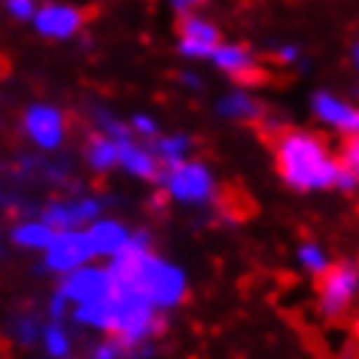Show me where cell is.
Instances as JSON below:
<instances>
[{
	"instance_id": "23",
	"label": "cell",
	"mask_w": 359,
	"mask_h": 359,
	"mask_svg": "<svg viewBox=\"0 0 359 359\" xmlns=\"http://www.w3.org/2000/svg\"><path fill=\"white\" fill-rule=\"evenodd\" d=\"M6 10H10L15 19L28 22L31 15H34V0H6Z\"/></svg>"
},
{
	"instance_id": "2",
	"label": "cell",
	"mask_w": 359,
	"mask_h": 359,
	"mask_svg": "<svg viewBox=\"0 0 359 359\" xmlns=\"http://www.w3.org/2000/svg\"><path fill=\"white\" fill-rule=\"evenodd\" d=\"M156 180L165 183L170 198L183 204H208L213 198V192H217L210 168L201 165V161H180L174 168L158 170Z\"/></svg>"
},
{
	"instance_id": "1",
	"label": "cell",
	"mask_w": 359,
	"mask_h": 359,
	"mask_svg": "<svg viewBox=\"0 0 359 359\" xmlns=\"http://www.w3.org/2000/svg\"><path fill=\"white\" fill-rule=\"evenodd\" d=\"M274 161L277 174L292 189H329L335 186L338 161L329 156L326 143L311 131L283 128L274 137Z\"/></svg>"
},
{
	"instance_id": "14",
	"label": "cell",
	"mask_w": 359,
	"mask_h": 359,
	"mask_svg": "<svg viewBox=\"0 0 359 359\" xmlns=\"http://www.w3.org/2000/svg\"><path fill=\"white\" fill-rule=\"evenodd\" d=\"M55 238V229H49L43 219H31L13 229V244L25 250H46Z\"/></svg>"
},
{
	"instance_id": "21",
	"label": "cell",
	"mask_w": 359,
	"mask_h": 359,
	"mask_svg": "<svg viewBox=\"0 0 359 359\" xmlns=\"http://www.w3.org/2000/svg\"><path fill=\"white\" fill-rule=\"evenodd\" d=\"M15 329H19V341L22 344H34V341L40 338V326L34 317H22L19 323H15Z\"/></svg>"
},
{
	"instance_id": "4",
	"label": "cell",
	"mask_w": 359,
	"mask_h": 359,
	"mask_svg": "<svg viewBox=\"0 0 359 359\" xmlns=\"http://www.w3.org/2000/svg\"><path fill=\"white\" fill-rule=\"evenodd\" d=\"M92 244H88L86 229H67L55 231L52 244L46 247V268L55 274H70L76 268H83L92 259Z\"/></svg>"
},
{
	"instance_id": "6",
	"label": "cell",
	"mask_w": 359,
	"mask_h": 359,
	"mask_svg": "<svg viewBox=\"0 0 359 359\" xmlns=\"http://www.w3.org/2000/svg\"><path fill=\"white\" fill-rule=\"evenodd\" d=\"M65 131H67V122L58 107L34 104L25 110V134H28L40 149H49V152L58 149L61 140H65Z\"/></svg>"
},
{
	"instance_id": "19",
	"label": "cell",
	"mask_w": 359,
	"mask_h": 359,
	"mask_svg": "<svg viewBox=\"0 0 359 359\" xmlns=\"http://www.w3.org/2000/svg\"><path fill=\"white\" fill-rule=\"evenodd\" d=\"M299 259H302V265L308 268L311 274H323L329 268V256H326V250H323L320 244H302L299 247Z\"/></svg>"
},
{
	"instance_id": "12",
	"label": "cell",
	"mask_w": 359,
	"mask_h": 359,
	"mask_svg": "<svg viewBox=\"0 0 359 359\" xmlns=\"http://www.w3.org/2000/svg\"><path fill=\"white\" fill-rule=\"evenodd\" d=\"M86 235H88V244H92L95 256H113L125 247V241H128L131 231L116 219H95L92 226L86 229Z\"/></svg>"
},
{
	"instance_id": "3",
	"label": "cell",
	"mask_w": 359,
	"mask_h": 359,
	"mask_svg": "<svg viewBox=\"0 0 359 359\" xmlns=\"http://www.w3.org/2000/svg\"><path fill=\"white\" fill-rule=\"evenodd\" d=\"M320 277H323V283H320V313L326 320H341L356 299V283H359L356 265L353 262L329 265Z\"/></svg>"
},
{
	"instance_id": "20",
	"label": "cell",
	"mask_w": 359,
	"mask_h": 359,
	"mask_svg": "<svg viewBox=\"0 0 359 359\" xmlns=\"http://www.w3.org/2000/svg\"><path fill=\"white\" fill-rule=\"evenodd\" d=\"M335 161L347 170H359V143H356V137H347L344 149H341V158H335Z\"/></svg>"
},
{
	"instance_id": "8",
	"label": "cell",
	"mask_w": 359,
	"mask_h": 359,
	"mask_svg": "<svg viewBox=\"0 0 359 359\" xmlns=\"http://www.w3.org/2000/svg\"><path fill=\"white\" fill-rule=\"evenodd\" d=\"M180 52H183L186 58H210V52L219 46V31L217 25L198 19V15H180Z\"/></svg>"
},
{
	"instance_id": "7",
	"label": "cell",
	"mask_w": 359,
	"mask_h": 359,
	"mask_svg": "<svg viewBox=\"0 0 359 359\" xmlns=\"http://www.w3.org/2000/svg\"><path fill=\"white\" fill-rule=\"evenodd\" d=\"M210 58L219 70H226L231 79H238V83H244V86L268 83V74L253 61V52H250L247 46H238V43H219V46L210 52Z\"/></svg>"
},
{
	"instance_id": "18",
	"label": "cell",
	"mask_w": 359,
	"mask_h": 359,
	"mask_svg": "<svg viewBox=\"0 0 359 359\" xmlns=\"http://www.w3.org/2000/svg\"><path fill=\"white\" fill-rule=\"evenodd\" d=\"M40 338H43V347H46V353L52 359H67V353H70V338H67V332H65V326H61L58 320H52L49 326H43L40 329Z\"/></svg>"
},
{
	"instance_id": "13",
	"label": "cell",
	"mask_w": 359,
	"mask_h": 359,
	"mask_svg": "<svg viewBox=\"0 0 359 359\" xmlns=\"http://www.w3.org/2000/svg\"><path fill=\"white\" fill-rule=\"evenodd\" d=\"M119 165L134 177L156 180L158 177V161L147 147H137L134 140H119Z\"/></svg>"
},
{
	"instance_id": "26",
	"label": "cell",
	"mask_w": 359,
	"mask_h": 359,
	"mask_svg": "<svg viewBox=\"0 0 359 359\" xmlns=\"http://www.w3.org/2000/svg\"><path fill=\"white\" fill-rule=\"evenodd\" d=\"M198 4H204V0H174V10L180 15H186L189 13V6H198Z\"/></svg>"
},
{
	"instance_id": "10",
	"label": "cell",
	"mask_w": 359,
	"mask_h": 359,
	"mask_svg": "<svg viewBox=\"0 0 359 359\" xmlns=\"http://www.w3.org/2000/svg\"><path fill=\"white\" fill-rule=\"evenodd\" d=\"M34 28H37L43 37H52V40H67L83 28V13L74 10V6H65V4H46L40 10H34Z\"/></svg>"
},
{
	"instance_id": "17",
	"label": "cell",
	"mask_w": 359,
	"mask_h": 359,
	"mask_svg": "<svg viewBox=\"0 0 359 359\" xmlns=\"http://www.w3.org/2000/svg\"><path fill=\"white\" fill-rule=\"evenodd\" d=\"M219 113L222 116H229V119H241V122H256L259 119V104L253 101V97H247L244 92H235V95H229L226 101L219 104Z\"/></svg>"
},
{
	"instance_id": "5",
	"label": "cell",
	"mask_w": 359,
	"mask_h": 359,
	"mask_svg": "<svg viewBox=\"0 0 359 359\" xmlns=\"http://www.w3.org/2000/svg\"><path fill=\"white\" fill-rule=\"evenodd\" d=\"M107 292H110L107 268H92V265H83V268H76V271L65 274V280H61V286H58V295L74 304V308L101 302Z\"/></svg>"
},
{
	"instance_id": "16",
	"label": "cell",
	"mask_w": 359,
	"mask_h": 359,
	"mask_svg": "<svg viewBox=\"0 0 359 359\" xmlns=\"http://www.w3.org/2000/svg\"><path fill=\"white\" fill-rule=\"evenodd\" d=\"M189 149H192V140L186 137V134H174V137H158L156 147H152L149 152L165 168H174V165H180V161H186V152Z\"/></svg>"
},
{
	"instance_id": "22",
	"label": "cell",
	"mask_w": 359,
	"mask_h": 359,
	"mask_svg": "<svg viewBox=\"0 0 359 359\" xmlns=\"http://www.w3.org/2000/svg\"><path fill=\"white\" fill-rule=\"evenodd\" d=\"M131 128L140 131V134H147V137H156V134H158L156 119H152V116H143V113H137V116L131 119Z\"/></svg>"
},
{
	"instance_id": "9",
	"label": "cell",
	"mask_w": 359,
	"mask_h": 359,
	"mask_svg": "<svg viewBox=\"0 0 359 359\" xmlns=\"http://www.w3.org/2000/svg\"><path fill=\"white\" fill-rule=\"evenodd\" d=\"M97 213H101V201H95V198L52 201L43 210V222L55 231H67V229H83L86 222H95Z\"/></svg>"
},
{
	"instance_id": "25",
	"label": "cell",
	"mask_w": 359,
	"mask_h": 359,
	"mask_svg": "<svg viewBox=\"0 0 359 359\" xmlns=\"http://www.w3.org/2000/svg\"><path fill=\"white\" fill-rule=\"evenodd\" d=\"M295 58H299V49H292V46H283L277 52V61H283V65H292Z\"/></svg>"
},
{
	"instance_id": "15",
	"label": "cell",
	"mask_w": 359,
	"mask_h": 359,
	"mask_svg": "<svg viewBox=\"0 0 359 359\" xmlns=\"http://www.w3.org/2000/svg\"><path fill=\"white\" fill-rule=\"evenodd\" d=\"M86 158H88V165H92L95 170L116 168V165H119V140L107 137V134H97V137L88 140Z\"/></svg>"
},
{
	"instance_id": "11",
	"label": "cell",
	"mask_w": 359,
	"mask_h": 359,
	"mask_svg": "<svg viewBox=\"0 0 359 359\" xmlns=\"http://www.w3.org/2000/svg\"><path fill=\"white\" fill-rule=\"evenodd\" d=\"M313 113H317L326 125H332V128H338V131L350 134V137H356V128H359L356 107L338 101V97L329 95V92H320V95H313Z\"/></svg>"
},
{
	"instance_id": "24",
	"label": "cell",
	"mask_w": 359,
	"mask_h": 359,
	"mask_svg": "<svg viewBox=\"0 0 359 359\" xmlns=\"http://www.w3.org/2000/svg\"><path fill=\"white\" fill-rule=\"evenodd\" d=\"M125 353L119 350V344L116 341H107V344H101V347H95V353H92V359H122Z\"/></svg>"
}]
</instances>
